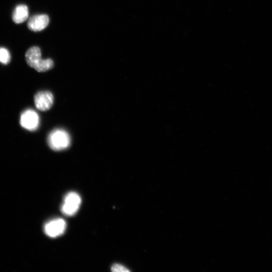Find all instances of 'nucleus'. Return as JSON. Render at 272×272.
Wrapping results in <instances>:
<instances>
[{
	"label": "nucleus",
	"mask_w": 272,
	"mask_h": 272,
	"mask_svg": "<svg viewBox=\"0 0 272 272\" xmlns=\"http://www.w3.org/2000/svg\"><path fill=\"white\" fill-rule=\"evenodd\" d=\"M49 18L47 15L41 14L34 15L30 18L27 23L29 30L35 32L42 30L49 23Z\"/></svg>",
	"instance_id": "obj_7"
},
{
	"label": "nucleus",
	"mask_w": 272,
	"mask_h": 272,
	"mask_svg": "<svg viewBox=\"0 0 272 272\" xmlns=\"http://www.w3.org/2000/svg\"><path fill=\"white\" fill-rule=\"evenodd\" d=\"M20 123L24 129L29 131H35L39 127L40 118L36 111L33 109H28L21 115Z\"/></svg>",
	"instance_id": "obj_5"
},
{
	"label": "nucleus",
	"mask_w": 272,
	"mask_h": 272,
	"mask_svg": "<svg viewBox=\"0 0 272 272\" xmlns=\"http://www.w3.org/2000/svg\"><path fill=\"white\" fill-rule=\"evenodd\" d=\"M82 203L81 196L76 192L72 191L68 193L61 207L62 213L67 216H73L78 211Z\"/></svg>",
	"instance_id": "obj_3"
},
{
	"label": "nucleus",
	"mask_w": 272,
	"mask_h": 272,
	"mask_svg": "<svg viewBox=\"0 0 272 272\" xmlns=\"http://www.w3.org/2000/svg\"><path fill=\"white\" fill-rule=\"evenodd\" d=\"M11 60V55L8 50L4 47H0V62L7 65Z\"/></svg>",
	"instance_id": "obj_9"
},
{
	"label": "nucleus",
	"mask_w": 272,
	"mask_h": 272,
	"mask_svg": "<svg viewBox=\"0 0 272 272\" xmlns=\"http://www.w3.org/2000/svg\"><path fill=\"white\" fill-rule=\"evenodd\" d=\"M35 103L37 109L41 111L49 110L54 104L53 95L48 91L39 92L35 95Z\"/></svg>",
	"instance_id": "obj_6"
},
{
	"label": "nucleus",
	"mask_w": 272,
	"mask_h": 272,
	"mask_svg": "<svg viewBox=\"0 0 272 272\" xmlns=\"http://www.w3.org/2000/svg\"><path fill=\"white\" fill-rule=\"evenodd\" d=\"M25 60L27 65L39 72H44L52 69L54 66V62L51 59H42V53L40 48L33 46L25 54Z\"/></svg>",
	"instance_id": "obj_1"
},
{
	"label": "nucleus",
	"mask_w": 272,
	"mask_h": 272,
	"mask_svg": "<svg viewBox=\"0 0 272 272\" xmlns=\"http://www.w3.org/2000/svg\"><path fill=\"white\" fill-rule=\"evenodd\" d=\"M111 271L115 272H129L130 270L120 264H115L111 267Z\"/></svg>",
	"instance_id": "obj_10"
},
{
	"label": "nucleus",
	"mask_w": 272,
	"mask_h": 272,
	"mask_svg": "<svg viewBox=\"0 0 272 272\" xmlns=\"http://www.w3.org/2000/svg\"><path fill=\"white\" fill-rule=\"evenodd\" d=\"M67 224L62 218H56L47 222L44 227V231L46 235L52 238L62 235L65 232Z\"/></svg>",
	"instance_id": "obj_4"
},
{
	"label": "nucleus",
	"mask_w": 272,
	"mask_h": 272,
	"mask_svg": "<svg viewBox=\"0 0 272 272\" xmlns=\"http://www.w3.org/2000/svg\"><path fill=\"white\" fill-rule=\"evenodd\" d=\"M50 148L55 151H61L67 148L70 145L69 134L63 129L54 130L49 135L47 140Z\"/></svg>",
	"instance_id": "obj_2"
},
{
	"label": "nucleus",
	"mask_w": 272,
	"mask_h": 272,
	"mask_svg": "<svg viewBox=\"0 0 272 272\" xmlns=\"http://www.w3.org/2000/svg\"><path fill=\"white\" fill-rule=\"evenodd\" d=\"M28 9L25 5H19L14 10L12 19L15 23L20 24L26 21L28 17Z\"/></svg>",
	"instance_id": "obj_8"
}]
</instances>
